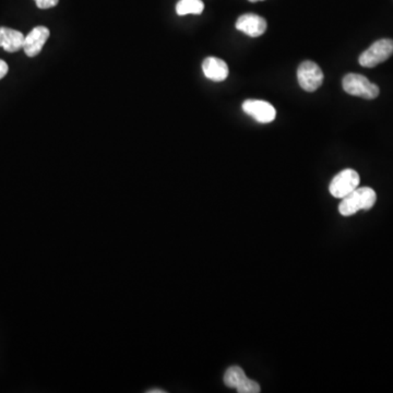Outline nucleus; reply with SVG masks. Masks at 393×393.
<instances>
[{"label": "nucleus", "instance_id": "obj_1", "mask_svg": "<svg viewBox=\"0 0 393 393\" xmlns=\"http://www.w3.org/2000/svg\"><path fill=\"white\" fill-rule=\"evenodd\" d=\"M377 201L374 189L370 187H358L350 195L342 199L338 205V212L343 217H351L360 210H370Z\"/></svg>", "mask_w": 393, "mask_h": 393}, {"label": "nucleus", "instance_id": "obj_4", "mask_svg": "<svg viewBox=\"0 0 393 393\" xmlns=\"http://www.w3.org/2000/svg\"><path fill=\"white\" fill-rule=\"evenodd\" d=\"M360 175L352 169H343L330 183L329 191L334 198L343 199L360 186Z\"/></svg>", "mask_w": 393, "mask_h": 393}, {"label": "nucleus", "instance_id": "obj_14", "mask_svg": "<svg viewBox=\"0 0 393 393\" xmlns=\"http://www.w3.org/2000/svg\"><path fill=\"white\" fill-rule=\"evenodd\" d=\"M34 1L40 9H50L56 7L59 3V0H34Z\"/></svg>", "mask_w": 393, "mask_h": 393}, {"label": "nucleus", "instance_id": "obj_17", "mask_svg": "<svg viewBox=\"0 0 393 393\" xmlns=\"http://www.w3.org/2000/svg\"><path fill=\"white\" fill-rule=\"evenodd\" d=\"M251 3H257V1H263V0H249Z\"/></svg>", "mask_w": 393, "mask_h": 393}, {"label": "nucleus", "instance_id": "obj_9", "mask_svg": "<svg viewBox=\"0 0 393 393\" xmlns=\"http://www.w3.org/2000/svg\"><path fill=\"white\" fill-rule=\"evenodd\" d=\"M203 70L205 76L215 82L224 81L229 76V66L224 60L217 57H207L203 60Z\"/></svg>", "mask_w": 393, "mask_h": 393}, {"label": "nucleus", "instance_id": "obj_2", "mask_svg": "<svg viewBox=\"0 0 393 393\" xmlns=\"http://www.w3.org/2000/svg\"><path fill=\"white\" fill-rule=\"evenodd\" d=\"M344 91L353 96L365 98V100H374L379 96V88L376 84L358 74H346L342 81Z\"/></svg>", "mask_w": 393, "mask_h": 393}, {"label": "nucleus", "instance_id": "obj_7", "mask_svg": "<svg viewBox=\"0 0 393 393\" xmlns=\"http://www.w3.org/2000/svg\"><path fill=\"white\" fill-rule=\"evenodd\" d=\"M50 32L46 26H36L24 38L23 50L26 56L35 57L43 50Z\"/></svg>", "mask_w": 393, "mask_h": 393}, {"label": "nucleus", "instance_id": "obj_16", "mask_svg": "<svg viewBox=\"0 0 393 393\" xmlns=\"http://www.w3.org/2000/svg\"><path fill=\"white\" fill-rule=\"evenodd\" d=\"M148 393H166L165 390H160V389H153V390L147 391Z\"/></svg>", "mask_w": 393, "mask_h": 393}, {"label": "nucleus", "instance_id": "obj_8", "mask_svg": "<svg viewBox=\"0 0 393 393\" xmlns=\"http://www.w3.org/2000/svg\"><path fill=\"white\" fill-rule=\"evenodd\" d=\"M236 29L243 32L251 38H258L262 35L267 30V21L260 16L254 13H246L241 16L236 21Z\"/></svg>", "mask_w": 393, "mask_h": 393}, {"label": "nucleus", "instance_id": "obj_12", "mask_svg": "<svg viewBox=\"0 0 393 393\" xmlns=\"http://www.w3.org/2000/svg\"><path fill=\"white\" fill-rule=\"evenodd\" d=\"M247 378L243 368L239 366H232L227 368L223 380H224L225 386L229 388L237 389Z\"/></svg>", "mask_w": 393, "mask_h": 393}, {"label": "nucleus", "instance_id": "obj_15", "mask_svg": "<svg viewBox=\"0 0 393 393\" xmlns=\"http://www.w3.org/2000/svg\"><path fill=\"white\" fill-rule=\"evenodd\" d=\"M8 70H9V67H8L7 62L0 59V80L7 76Z\"/></svg>", "mask_w": 393, "mask_h": 393}, {"label": "nucleus", "instance_id": "obj_10", "mask_svg": "<svg viewBox=\"0 0 393 393\" xmlns=\"http://www.w3.org/2000/svg\"><path fill=\"white\" fill-rule=\"evenodd\" d=\"M25 36L17 30L9 29L1 26L0 28V47L6 52H17L23 48Z\"/></svg>", "mask_w": 393, "mask_h": 393}, {"label": "nucleus", "instance_id": "obj_13", "mask_svg": "<svg viewBox=\"0 0 393 393\" xmlns=\"http://www.w3.org/2000/svg\"><path fill=\"white\" fill-rule=\"evenodd\" d=\"M236 390L239 393H259L261 388H260L257 382H255L253 379L247 378Z\"/></svg>", "mask_w": 393, "mask_h": 393}, {"label": "nucleus", "instance_id": "obj_6", "mask_svg": "<svg viewBox=\"0 0 393 393\" xmlns=\"http://www.w3.org/2000/svg\"><path fill=\"white\" fill-rule=\"evenodd\" d=\"M243 110L260 124H269L277 117V110L270 103L259 100H247L243 103Z\"/></svg>", "mask_w": 393, "mask_h": 393}, {"label": "nucleus", "instance_id": "obj_3", "mask_svg": "<svg viewBox=\"0 0 393 393\" xmlns=\"http://www.w3.org/2000/svg\"><path fill=\"white\" fill-rule=\"evenodd\" d=\"M393 55V40L382 38L375 42L370 48H367L360 54L358 62L360 66L366 68H374L379 64L386 62Z\"/></svg>", "mask_w": 393, "mask_h": 393}, {"label": "nucleus", "instance_id": "obj_11", "mask_svg": "<svg viewBox=\"0 0 393 393\" xmlns=\"http://www.w3.org/2000/svg\"><path fill=\"white\" fill-rule=\"evenodd\" d=\"M205 9V4L201 0H179L176 5L178 16L201 15Z\"/></svg>", "mask_w": 393, "mask_h": 393}, {"label": "nucleus", "instance_id": "obj_5", "mask_svg": "<svg viewBox=\"0 0 393 393\" xmlns=\"http://www.w3.org/2000/svg\"><path fill=\"white\" fill-rule=\"evenodd\" d=\"M324 72L316 62H304L298 67V84L306 92H314L318 90L324 82Z\"/></svg>", "mask_w": 393, "mask_h": 393}]
</instances>
